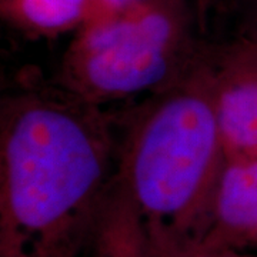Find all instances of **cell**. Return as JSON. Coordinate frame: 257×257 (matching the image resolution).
<instances>
[{
	"label": "cell",
	"instance_id": "obj_1",
	"mask_svg": "<svg viewBox=\"0 0 257 257\" xmlns=\"http://www.w3.org/2000/svg\"><path fill=\"white\" fill-rule=\"evenodd\" d=\"M109 119L64 90L0 109V257H83L117 170Z\"/></svg>",
	"mask_w": 257,
	"mask_h": 257
},
{
	"label": "cell",
	"instance_id": "obj_2",
	"mask_svg": "<svg viewBox=\"0 0 257 257\" xmlns=\"http://www.w3.org/2000/svg\"><path fill=\"white\" fill-rule=\"evenodd\" d=\"M226 153L214 113L210 50L155 93L119 149V180L135 200L153 257L200 243Z\"/></svg>",
	"mask_w": 257,
	"mask_h": 257
},
{
	"label": "cell",
	"instance_id": "obj_3",
	"mask_svg": "<svg viewBox=\"0 0 257 257\" xmlns=\"http://www.w3.org/2000/svg\"><path fill=\"white\" fill-rule=\"evenodd\" d=\"M206 55L186 0H139L77 29L64 52L62 90L92 106L159 93Z\"/></svg>",
	"mask_w": 257,
	"mask_h": 257
},
{
	"label": "cell",
	"instance_id": "obj_4",
	"mask_svg": "<svg viewBox=\"0 0 257 257\" xmlns=\"http://www.w3.org/2000/svg\"><path fill=\"white\" fill-rule=\"evenodd\" d=\"M211 92L226 160L257 157V42L210 50Z\"/></svg>",
	"mask_w": 257,
	"mask_h": 257
},
{
	"label": "cell",
	"instance_id": "obj_5",
	"mask_svg": "<svg viewBox=\"0 0 257 257\" xmlns=\"http://www.w3.org/2000/svg\"><path fill=\"white\" fill-rule=\"evenodd\" d=\"M199 244L257 251V157L226 160Z\"/></svg>",
	"mask_w": 257,
	"mask_h": 257
},
{
	"label": "cell",
	"instance_id": "obj_6",
	"mask_svg": "<svg viewBox=\"0 0 257 257\" xmlns=\"http://www.w3.org/2000/svg\"><path fill=\"white\" fill-rule=\"evenodd\" d=\"M83 257H153L142 214L117 175L101 203Z\"/></svg>",
	"mask_w": 257,
	"mask_h": 257
},
{
	"label": "cell",
	"instance_id": "obj_7",
	"mask_svg": "<svg viewBox=\"0 0 257 257\" xmlns=\"http://www.w3.org/2000/svg\"><path fill=\"white\" fill-rule=\"evenodd\" d=\"M5 22L30 36H57L80 29L96 15L93 0H0Z\"/></svg>",
	"mask_w": 257,
	"mask_h": 257
},
{
	"label": "cell",
	"instance_id": "obj_8",
	"mask_svg": "<svg viewBox=\"0 0 257 257\" xmlns=\"http://www.w3.org/2000/svg\"><path fill=\"white\" fill-rule=\"evenodd\" d=\"M166 257H257V251L223 247V246L196 244L192 247L179 250Z\"/></svg>",
	"mask_w": 257,
	"mask_h": 257
},
{
	"label": "cell",
	"instance_id": "obj_9",
	"mask_svg": "<svg viewBox=\"0 0 257 257\" xmlns=\"http://www.w3.org/2000/svg\"><path fill=\"white\" fill-rule=\"evenodd\" d=\"M136 2H139V0H93L94 8H96V15L94 16L106 13V12L120 9V8H124V6H128V5L136 3Z\"/></svg>",
	"mask_w": 257,
	"mask_h": 257
},
{
	"label": "cell",
	"instance_id": "obj_10",
	"mask_svg": "<svg viewBox=\"0 0 257 257\" xmlns=\"http://www.w3.org/2000/svg\"><path fill=\"white\" fill-rule=\"evenodd\" d=\"M253 2V8H251V16H250V28H248V37H251L253 40L257 42V0Z\"/></svg>",
	"mask_w": 257,
	"mask_h": 257
}]
</instances>
